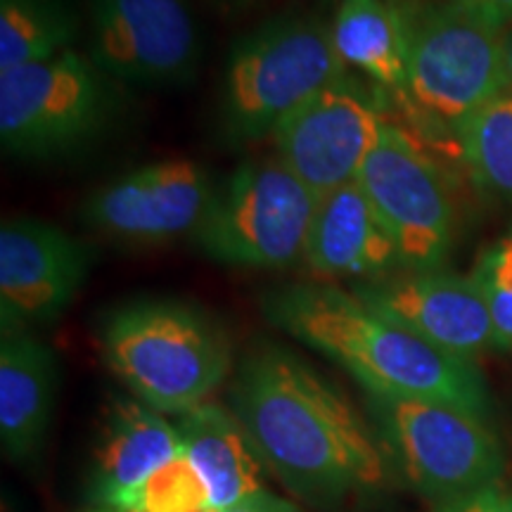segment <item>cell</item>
<instances>
[{"label":"cell","instance_id":"6da1fadb","mask_svg":"<svg viewBox=\"0 0 512 512\" xmlns=\"http://www.w3.org/2000/svg\"><path fill=\"white\" fill-rule=\"evenodd\" d=\"M230 411L266 472L309 505L335 508L387 479V458L368 422L287 349L261 347L240 363Z\"/></svg>","mask_w":512,"mask_h":512},{"label":"cell","instance_id":"7a4b0ae2","mask_svg":"<svg viewBox=\"0 0 512 512\" xmlns=\"http://www.w3.org/2000/svg\"><path fill=\"white\" fill-rule=\"evenodd\" d=\"M264 311L275 328L335 361L373 399L439 401L482 418L489 413V392L475 363L413 335L354 292L287 285L266 294Z\"/></svg>","mask_w":512,"mask_h":512},{"label":"cell","instance_id":"3957f363","mask_svg":"<svg viewBox=\"0 0 512 512\" xmlns=\"http://www.w3.org/2000/svg\"><path fill=\"white\" fill-rule=\"evenodd\" d=\"M102 358L133 399L162 415L211 401L233 368L226 330L209 313L174 299H143L110 313Z\"/></svg>","mask_w":512,"mask_h":512},{"label":"cell","instance_id":"277c9868","mask_svg":"<svg viewBox=\"0 0 512 512\" xmlns=\"http://www.w3.org/2000/svg\"><path fill=\"white\" fill-rule=\"evenodd\" d=\"M347 79L332 29L318 19H273L242 38L226 69L228 126L242 138L273 133L294 110Z\"/></svg>","mask_w":512,"mask_h":512},{"label":"cell","instance_id":"5b68a950","mask_svg":"<svg viewBox=\"0 0 512 512\" xmlns=\"http://www.w3.org/2000/svg\"><path fill=\"white\" fill-rule=\"evenodd\" d=\"M316 204L283 159H252L216 185L192 240L223 266H292L304 259Z\"/></svg>","mask_w":512,"mask_h":512},{"label":"cell","instance_id":"8992f818","mask_svg":"<svg viewBox=\"0 0 512 512\" xmlns=\"http://www.w3.org/2000/svg\"><path fill=\"white\" fill-rule=\"evenodd\" d=\"M406 93L434 124L456 128L479 107L508 91L503 31L463 5L403 10Z\"/></svg>","mask_w":512,"mask_h":512},{"label":"cell","instance_id":"52a82bcc","mask_svg":"<svg viewBox=\"0 0 512 512\" xmlns=\"http://www.w3.org/2000/svg\"><path fill=\"white\" fill-rule=\"evenodd\" d=\"M112 107L110 76L91 55L69 48L53 60L0 72V143L22 159L67 155L98 136Z\"/></svg>","mask_w":512,"mask_h":512},{"label":"cell","instance_id":"ba28073f","mask_svg":"<svg viewBox=\"0 0 512 512\" xmlns=\"http://www.w3.org/2000/svg\"><path fill=\"white\" fill-rule=\"evenodd\" d=\"M401 472L439 505L501 482L505 456L486 418L451 403L373 399Z\"/></svg>","mask_w":512,"mask_h":512},{"label":"cell","instance_id":"9c48e42d","mask_svg":"<svg viewBox=\"0 0 512 512\" xmlns=\"http://www.w3.org/2000/svg\"><path fill=\"white\" fill-rule=\"evenodd\" d=\"M358 185L399 247L408 271H437L456 238V211L444 176L401 128L384 124Z\"/></svg>","mask_w":512,"mask_h":512},{"label":"cell","instance_id":"30bf717a","mask_svg":"<svg viewBox=\"0 0 512 512\" xmlns=\"http://www.w3.org/2000/svg\"><path fill=\"white\" fill-rule=\"evenodd\" d=\"M88 55L114 81L166 86L195 72L200 38L185 0H93Z\"/></svg>","mask_w":512,"mask_h":512},{"label":"cell","instance_id":"8fae6325","mask_svg":"<svg viewBox=\"0 0 512 512\" xmlns=\"http://www.w3.org/2000/svg\"><path fill=\"white\" fill-rule=\"evenodd\" d=\"M216 183L200 164L171 159L140 166L105 183L83 202V221L133 245H162L195 235Z\"/></svg>","mask_w":512,"mask_h":512},{"label":"cell","instance_id":"7c38bea8","mask_svg":"<svg viewBox=\"0 0 512 512\" xmlns=\"http://www.w3.org/2000/svg\"><path fill=\"white\" fill-rule=\"evenodd\" d=\"M384 121L349 79L325 88L273 131L278 157L316 197L356 183Z\"/></svg>","mask_w":512,"mask_h":512},{"label":"cell","instance_id":"4fadbf2b","mask_svg":"<svg viewBox=\"0 0 512 512\" xmlns=\"http://www.w3.org/2000/svg\"><path fill=\"white\" fill-rule=\"evenodd\" d=\"M93 247L41 219H8L0 228L3 328H38L74 302L93 266Z\"/></svg>","mask_w":512,"mask_h":512},{"label":"cell","instance_id":"5bb4252c","mask_svg":"<svg viewBox=\"0 0 512 512\" xmlns=\"http://www.w3.org/2000/svg\"><path fill=\"white\" fill-rule=\"evenodd\" d=\"M354 294L387 318L434 347L475 363L498 349L494 320L475 273L408 271L401 278H377Z\"/></svg>","mask_w":512,"mask_h":512},{"label":"cell","instance_id":"9a60e30c","mask_svg":"<svg viewBox=\"0 0 512 512\" xmlns=\"http://www.w3.org/2000/svg\"><path fill=\"white\" fill-rule=\"evenodd\" d=\"M183 456L181 434L166 415L138 399H117L107 408L93 458L95 508L124 510L147 479Z\"/></svg>","mask_w":512,"mask_h":512},{"label":"cell","instance_id":"2e32d148","mask_svg":"<svg viewBox=\"0 0 512 512\" xmlns=\"http://www.w3.org/2000/svg\"><path fill=\"white\" fill-rule=\"evenodd\" d=\"M304 259L320 275L351 278H380L401 266L392 233L358 181L318 197Z\"/></svg>","mask_w":512,"mask_h":512},{"label":"cell","instance_id":"e0dca14e","mask_svg":"<svg viewBox=\"0 0 512 512\" xmlns=\"http://www.w3.org/2000/svg\"><path fill=\"white\" fill-rule=\"evenodd\" d=\"M57 392L53 349L24 328L0 339V441L15 463L34 458L46 439Z\"/></svg>","mask_w":512,"mask_h":512},{"label":"cell","instance_id":"ac0fdd59","mask_svg":"<svg viewBox=\"0 0 512 512\" xmlns=\"http://www.w3.org/2000/svg\"><path fill=\"white\" fill-rule=\"evenodd\" d=\"M183 456L202 479L216 512L264 494L266 467L230 408L207 401L176 422Z\"/></svg>","mask_w":512,"mask_h":512},{"label":"cell","instance_id":"d6986e66","mask_svg":"<svg viewBox=\"0 0 512 512\" xmlns=\"http://www.w3.org/2000/svg\"><path fill=\"white\" fill-rule=\"evenodd\" d=\"M332 38L342 62L392 91H406V19L389 0H342Z\"/></svg>","mask_w":512,"mask_h":512},{"label":"cell","instance_id":"ffe728a7","mask_svg":"<svg viewBox=\"0 0 512 512\" xmlns=\"http://www.w3.org/2000/svg\"><path fill=\"white\" fill-rule=\"evenodd\" d=\"M76 34L79 22L64 0H0V72L53 60Z\"/></svg>","mask_w":512,"mask_h":512},{"label":"cell","instance_id":"44dd1931","mask_svg":"<svg viewBox=\"0 0 512 512\" xmlns=\"http://www.w3.org/2000/svg\"><path fill=\"white\" fill-rule=\"evenodd\" d=\"M460 155L475 183L512 202V91H505L456 128Z\"/></svg>","mask_w":512,"mask_h":512},{"label":"cell","instance_id":"7402d4cb","mask_svg":"<svg viewBox=\"0 0 512 512\" xmlns=\"http://www.w3.org/2000/svg\"><path fill=\"white\" fill-rule=\"evenodd\" d=\"M121 512H216L202 479L181 456L147 479Z\"/></svg>","mask_w":512,"mask_h":512},{"label":"cell","instance_id":"603a6c76","mask_svg":"<svg viewBox=\"0 0 512 512\" xmlns=\"http://www.w3.org/2000/svg\"><path fill=\"white\" fill-rule=\"evenodd\" d=\"M472 273L489 304L498 349H512V233L486 249Z\"/></svg>","mask_w":512,"mask_h":512},{"label":"cell","instance_id":"cb8c5ba5","mask_svg":"<svg viewBox=\"0 0 512 512\" xmlns=\"http://www.w3.org/2000/svg\"><path fill=\"white\" fill-rule=\"evenodd\" d=\"M434 512H512V489L494 484L489 489L477 491V494L439 505Z\"/></svg>","mask_w":512,"mask_h":512},{"label":"cell","instance_id":"d4e9b609","mask_svg":"<svg viewBox=\"0 0 512 512\" xmlns=\"http://www.w3.org/2000/svg\"><path fill=\"white\" fill-rule=\"evenodd\" d=\"M456 3L501 31L512 24V0H456Z\"/></svg>","mask_w":512,"mask_h":512},{"label":"cell","instance_id":"484cf974","mask_svg":"<svg viewBox=\"0 0 512 512\" xmlns=\"http://www.w3.org/2000/svg\"><path fill=\"white\" fill-rule=\"evenodd\" d=\"M223 512H302V510H299L294 503L285 501V498L273 496L271 491H264V494L247 498V501L233 505V508Z\"/></svg>","mask_w":512,"mask_h":512},{"label":"cell","instance_id":"4316f807","mask_svg":"<svg viewBox=\"0 0 512 512\" xmlns=\"http://www.w3.org/2000/svg\"><path fill=\"white\" fill-rule=\"evenodd\" d=\"M503 62L505 79H508V91H512V24L503 31Z\"/></svg>","mask_w":512,"mask_h":512},{"label":"cell","instance_id":"83f0119b","mask_svg":"<svg viewBox=\"0 0 512 512\" xmlns=\"http://www.w3.org/2000/svg\"><path fill=\"white\" fill-rule=\"evenodd\" d=\"M86 512H121V510H110V508H95V505H91Z\"/></svg>","mask_w":512,"mask_h":512}]
</instances>
